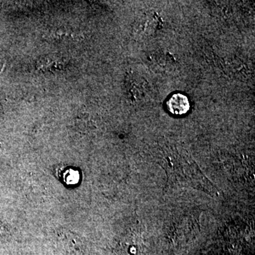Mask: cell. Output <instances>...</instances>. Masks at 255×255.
Instances as JSON below:
<instances>
[{"label": "cell", "mask_w": 255, "mask_h": 255, "mask_svg": "<svg viewBox=\"0 0 255 255\" xmlns=\"http://www.w3.org/2000/svg\"><path fill=\"white\" fill-rule=\"evenodd\" d=\"M167 108L171 114L182 116L190 110V103L187 96L182 94H174L167 102Z\"/></svg>", "instance_id": "6da1fadb"}, {"label": "cell", "mask_w": 255, "mask_h": 255, "mask_svg": "<svg viewBox=\"0 0 255 255\" xmlns=\"http://www.w3.org/2000/svg\"><path fill=\"white\" fill-rule=\"evenodd\" d=\"M64 181L67 184H76L80 179V174L78 171L73 169H68L63 173Z\"/></svg>", "instance_id": "7a4b0ae2"}]
</instances>
